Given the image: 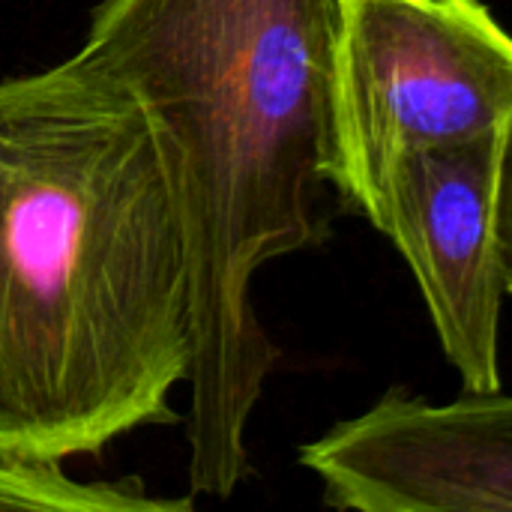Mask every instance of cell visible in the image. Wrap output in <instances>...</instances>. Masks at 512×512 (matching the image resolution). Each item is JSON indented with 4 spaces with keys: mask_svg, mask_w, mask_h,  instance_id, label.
I'll list each match as a JSON object with an SVG mask.
<instances>
[{
    "mask_svg": "<svg viewBox=\"0 0 512 512\" xmlns=\"http://www.w3.org/2000/svg\"><path fill=\"white\" fill-rule=\"evenodd\" d=\"M336 192L369 207L396 156L501 132L512 33L483 0H336Z\"/></svg>",
    "mask_w": 512,
    "mask_h": 512,
    "instance_id": "cell-3",
    "label": "cell"
},
{
    "mask_svg": "<svg viewBox=\"0 0 512 512\" xmlns=\"http://www.w3.org/2000/svg\"><path fill=\"white\" fill-rule=\"evenodd\" d=\"M192 282L162 138L75 54L0 81V456L63 462L174 423Z\"/></svg>",
    "mask_w": 512,
    "mask_h": 512,
    "instance_id": "cell-1",
    "label": "cell"
},
{
    "mask_svg": "<svg viewBox=\"0 0 512 512\" xmlns=\"http://www.w3.org/2000/svg\"><path fill=\"white\" fill-rule=\"evenodd\" d=\"M498 264L504 276V291L512 297V120L504 138L501 192H498Z\"/></svg>",
    "mask_w": 512,
    "mask_h": 512,
    "instance_id": "cell-7",
    "label": "cell"
},
{
    "mask_svg": "<svg viewBox=\"0 0 512 512\" xmlns=\"http://www.w3.org/2000/svg\"><path fill=\"white\" fill-rule=\"evenodd\" d=\"M501 132L417 147L393 159L363 216L393 240L465 390H501L498 192Z\"/></svg>",
    "mask_w": 512,
    "mask_h": 512,
    "instance_id": "cell-4",
    "label": "cell"
},
{
    "mask_svg": "<svg viewBox=\"0 0 512 512\" xmlns=\"http://www.w3.org/2000/svg\"><path fill=\"white\" fill-rule=\"evenodd\" d=\"M333 42L336 0H99L78 51L135 93L174 171L192 495L231 498L249 474V420L279 360L255 276L330 234Z\"/></svg>",
    "mask_w": 512,
    "mask_h": 512,
    "instance_id": "cell-2",
    "label": "cell"
},
{
    "mask_svg": "<svg viewBox=\"0 0 512 512\" xmlns=\"http://www.w3.org/2000/svg\"><path fill=\"white\" fill-rule=\"evenodd\" d=\"M324 504L354 512H512V396L432 405L390 390L300 450Z\"/></svg>",
    "mask_w": 512,
    "mask_h": 512,
    "instance_id": "cell-5",
    "label": "cell"
},
{
    "mask_svg": "<svg viewBox=\"0 0 512 512\" xmlns=\"http://www.w3.org/2000/svg\"><path fill=\"white\" fill-rule=\"evenodd\" d=\"M0 510L24 512H189L195 498H153L138 477L75 480L60 462L0 456Z\"/></svg>",
    "mask_w": 512,
    "mask_h": 512,
    "instance_id": "cell-6",
    "label": "cell"
}]
</instances>
